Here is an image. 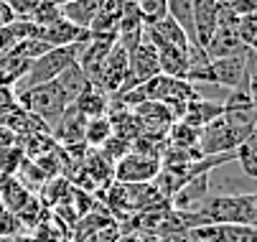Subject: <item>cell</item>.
Returning <instances> with one entry per match:
<instances>
[{
	"label": "cell",
	"instance_id": "d590c367",
	"mask_svg": "<svg viewBox=\"0 0 257 242\" xmlns=\"http://www.w3.org/2000/svg\"><path fill=\"white\" fill-rule=\"evenodd\" d=\"M186 242H204V239H186Z\"/></svg>",
	"mask_w": 257,
	"mask_h": 242
},
{
	"label": "cell",
	"instance_id": "5b68a950",
	"mask_svg": "<svg viewBox=\"0 0 257 242\" xmlns=\"http://www.w3.org/2000/svg\"><path fill=\"white\" fill-rule=\"evenodd\" d=\"M158 171H161V158L130 151L112 166V179L117 184H153Z\"/></svg>",
	"mask_w": 257,
	"mask_h": 242
},
{
	"label": "cell",
	"instance_id": "e0dca14e",
	"mask_svg": "<svg viewBox=\"0 0 257 242\" xmlns=\"http://www.w3.org/2000/svg\"><path fill=\"white\" fill-rule=\"evenodd\" d=\"M99 6H102V0H71V3L61 6V16L69 23H74V26L89 31V26H92Z\"/></svg>",
	"mask_w": 257,
	"mask_h": 242
},
{
	"label": "cell",
	"instance_id": "52a82bcc",
	"mask_svg": "<svg viewBox=\"0 0 257 242\" xmlns=\"http://www.w3.org/2000/svg\"><path fill=\"white\" fill-rule=\"evenodd\" d=\"M186 239L204 242H257V227L249 224H199L189 229Z\"/></svg>",
	"mask_w": 257,
	"mask_h": 242
},
{
	"label": "cell",
	"instance_id": "7402d4cb",
	"mask_svg": "<svg viewBox=\"0 0 257 242\" xmlns=\"http://www.w3.org/2000/svg\"><path fill=\"white\" fill-rule=\"evenodd\" d=\"M28 64L26 59H18V56H0V84L6 87H13L16 92V84L26 77L28 72Z\"/></svg>",
	"mask_w": 257,
	"mask_h": 242
},
{
	"label": "cell",
	"instance_id": "3957f363",
	"mask_svg": "<svg viewBox=\"0 0 257 242\" xmlns=\"http://www.w3.org/2000/svg\"><path fill=\"white\" fill-rule=\"evenodd\" d=\"M84 44H71V46H54L49 49L46 54H41L39 59H33L28 64V72L26 77L16 84V92L21 89H28V87H36V84H46V82H54L66 66L77 64V56L82 51Z\"/></svg>",
	"mask_w": 257,
	"mask_h": 242
},
{
	"label": "cell",
	"instance_id": "7a4b0ae2",
	"mask_svg": "<svg viewBox=\"0 0 257 242\" xmlns=\"http://www.w3.org/2000/svg\"><path fill=\"white\" fill-rule=\"evenodd\" d=\"M16 102L26 112L36 115L41 123H46L49 130L59 123V117L69 107V102L59 92L56 82H46V84H36V87L21 89V92H16Z\"/></svg>",
	"mask_w": 257,
	"mask_h": 242
},
{
	"label": "cell",
	"instance_id": "44dd1931",
	"mask_svg": "<svg viewBox=\"0 0 257 242\" xmlns=\"http://www.w3.org/2000/svg\"><path fill=\"white\" fill-rule=\"evenodd\" d=\"M199 128H191L178 120L168 128V146L181 151H199Z\"/></svg>",
	"mask_w": 257,
	"mask_h": 242
},
{
	"label": "cell",
	"instance_id": "9a60e30c",
	"mask_svg": "<svg viewBox=\"0 0 257 242\" xmlns=\"http://www.w3.org/2000/svg\"><path fill=\"white\" fill-rule=\"evenodd\" d=\"M216 21H219L216 0H194V33H196V41L201 46L216 31Z\"/></svg>",
	"mask_w": 257,
	"mask_h": 242
},
{
	"label": "cell",
	"instance_id": "8fae6325",
	"mask_svg": "<svg viewBox=\"0 0 257 242\" xmlns=\"http://www.w3.org/2000/svg\"><path fill=\"white\" fill-rule=\"evenodd\" d=\"M143 125V130L148 133H168V128L176 123L173 112L163 105V102H153V99H145L133 110Z\"/></svg>",
	"mask_w": 257,
	"mask_h": 242
},
{
	"label": "cell",
	"instance_id": "6da1fadb",
	"mask_svg": "<svg viewBox=\"0 0 257 242\" xmlns=\"http://www.w3.org/2000/svg\"><path fill=\"white\" fill-rule=\"evenodd\" d=\"M186 229L199 224H249L257 227V194H209L194 212H178ZM189 234V232H186Z\"/></svg>",
	"mask_w": 257,
	"mask_h": 242
},
{
	"label": "cell",
	"instance_id": "d4e9b609",
	"mask_svg": "<svg viewBox=\"0 0 257 242\" xmlns=\"http://www.w3.org/2000/svg\"><path fill=\"white\" fill-rule=\"evenodd\" d=\"M23 161H26V151H23L21 143H13V146L3 148L0 151V176L3 179L16 176L21 171V166H23Z\"/></svg>",
	"mask_w": 257,
	"mask_h": 242
},
{
	"label": "cell",
	"instance_id": "277c9868",
	"mask_svg": "<svg viewBox=\"0 0 257 242\" xmlns=\"http://www.w3.org/2000/svg\"><path fill=\"white\" fill-rule=\"evenodd\" d=\"M161 74V66H158V51L148 44V41H140L133 51H127V77L120 87L117 94L127 92V89H135L140 84H145L151 77Z\"/></svg>",
	"mask_w": 257,
	"mask_h": 242
},
{
	"label": "cell",
	"instance_id": "f546056e",
	"mask_svg": "<svg viewBox=\"0 0 257 242\" xmlns=\"http://www.w3.org/2000/svg\"><path fill=\"white\" fill-rule=\"evenodd\" d=\"M216 6L222 11H229L234 16H247L257 13V0H216Z\"/></svg>",
	"mask_w": 257,
	"mask_h": 242
},
{
	"label": "cell",
	"instance_id": "d6986e66",
	"mask_svg": "<svg viewBox=\"0 0 257 242\" xmlns=\"http://www.w3.org/2000/svg\"><path fill=\"white\" fill-rule=\"evenodd\" d=\"M74 107H77L87 120H92V117H104V115L109 112V97H107L102 89L89 87V89L74 102Z\"/></svg>",
	"mask_w": 257,
	"mask_h": 242
},
{
	"label": "cell",
	"instance_id": "4316f807",
	"mask_svg": "<svg viewBox=\"0 0 257 242\" xmlns=\"http://www.w3.org/2000/svg\"><path fill=\"white\" fill-rule=\"evenodd\" d=\"M49 49H51V46H46V44L39 41V39H18L6 56H18V59L33 61V59H39L41 54H46Z\"/></svg>",
	"mask_w": 257,
	"mask_h": 242
},
{
	"label": "cell",
	"instance_id": "1f68e13d",
	"mask_svg": "<svg viewBox=\"0 0 257 242\" xmlns=\"http://www.w3.org/2000/svg\"><path fill=\"white\" fill-rule=\"evenodd\" d=\"M11 105H16V92H13V87L0 84V112L8 110Z\"/></svg>",
	"mask_w": 257,
	"mask_h": 242
},
{
	"label": "cell",
	"instance_id": "8992f818",
	"mask_svg": "<svg viewBox=\"0 0 257 242\" xmlns=\"http://www.w3.org/2000/svg\"><path fill=\"white\" fill-rule=\"evenodd\" d=\"M125 77H127V49L115 41V46L109 49V54L102 64V72H99V79L94 87L102 89L107 97H115L120 92Z\"/></svg>",
	"mask_w": 257,
	"mask_h": 242
},
{
	"label": "cell",
	"instance_id": "cb8c5ba5",
	"mask_svg": "<svg viewBox=\"0 0 257 242\" xmlns=\"http://www.w3.org/2000/svg\"><path fill=\"white\" fill-rule=\"evenodd\" d=\"M234 158L239 163V171L247 176V179H257V153H254V133L249 138L234 148Z\"/></svg>",
	"mask_w": 257,
	"mask_h": 242
},
{
	"label": "cell",
	"instance_id": "ac0fdd59",
	"mask_svg": "<svg viewBox=\"0 0 257 242\" xmlns=\"http://www.w3.org/2000/svg\"><path fill=\"white\" fill-rule=\"evenodd\" d=\"M158 51V66L161 74L176 77V79H186V49L178 46H161Z\"/></svg>",
	"mask_w": 257,
	"mask_h": 242
},
{
	"label": "cell",
	"instance_id": "603a6c76",
	"mask_svg": "<svg viewBox=\"0 0 257 242\" xmlns=\"http://www.w3.org/2000/svg\"><path fill=\"white\" fill-rule=\"evenodd\" d=\"M107 138H112V123H109L107 115L87 120V130H84V146L87 148H102L107 143Z\"/></svg>",
	"mask_w": 257,
	"mask_h": 242
},
{
	"label": "cell",
	"instance_id": "7c38bea8",
	"mask_svg": "<svg viewBox=\"0 0 257 242\" xmlns=\"http://www.w3.org/2000/svg\"><path fill=\"white\" fill-rule=\"evenodd\" d=\"M204 51H206L209 59H222V56L244 54V51H249V49L242 46V41L237 39L234 28H222V26H216V31L211 33V39L204 44Z\"/></svg>",
	"mask_w": 257,
	"mask_h": 242
},
{
	"label": "cell",
	"instance_id": "4fadbf2b",
	"mask_svg": "<svg viewBox=\"0 0 257 242\" xmlns=\"http://www.w3.org/2000/svg\"><path fill=\"white\" fill-rule=\"evenodd\" d=\"M222 112H224L222 102L206 99V97H196V99H191L189 105H186V110H183V115H181V123H186V125L201 130L204 125H209L211 120H216Z\"/></svg>",
	"mask_w": 257,
	"mask_h": 242
},
{
	"label": "cell",
	"instance_id": "9c48e42d",
	"mask_svg": "<svg viewBox=\"0 0 257 242\" xmlns=\"http://www.w3.org/2000/svg\"><path fill=\"white\" fill-rule=\"evenodd\" d=\"M84 130H87V117L74 105H69L64 110V115L59 117V123L51 128V138L61 148L79 146V143H84Z\"/></svg>",
	"mask_w": 257,
	"mask_h": 242
},
{
	"label": "cell",
	"instance_id": "e575fe53",
	"mask_svg": "<svg viewBox=\"0 0 257 242\" xmlns=\"http://www.w3.org/2000/svg\"><path fill=\"white\" fill-rule=\"evenodd\" d=\"M11 242H39L31 232H21V234H16V237H11Z\"/></svg>",
	"mask_w": 257,
	"mask_h": 242
},
{
	"label": "cell",
	"instance_id": "2e32d148",
	"mask_svg": "<svg viewBox=\"0 0 257 242\" xmlns=\"http://www.w3.org/2000/svg\"><path fill=\"white\" fill-rule=\"evenodd\" d=\"M122 16V0H102V6L89 26L92 36H117V26Z\"/></svg>",
	"mask_w": 257,
	"mask_h": 242
},
{
	"label": "cell",
	"instance_id": "d6a6232c",
	"mask_svg": "<svg viewBox=\"0 0 257 242\" xmlns=\"http://www.w3.org/2000/svg\"><path fill=\"white\" fill-rule=\"evenodd\" d=\"M16 21V13L3 3V0H0V26H8V23H13Z\"/></svg>",
	"mask_w": 257,
	"mask_h": 242
},
{
	"label": "cell",
	"instance_id": "30bf717a",
	"mask_svg": "<svg viewBox=\"0 0 257 242\" xmlns=\"http://www.w3.org/2000/svg\"><path fill=\"white\" fill-rule=\"evenodd\" d=\"M92 39V33L69 23L66 18H59L44 28H39V41H44L46 46H71V44H87Z\"/></svg>",
	"mask_w": 257,
	"mask_h": 242
},
{
	"label": "cell",
	"instance_id": "5bb4252c",
	"mask_svg": "<svg viewBox=\"0 0 257 242\" xmlns=\"http://www.w3.org/2000/svg\"><path fill=\"white\" fill-rule=\"evenodd\" d=\"M56 82V87H59V92L64 94V99L69 102V105H74V102L89 89V87H94L89 79H87V74L79 69V64H71V66H66L64 72L54 79Z\"/></svg>",
	"mask_w": 257,
	"mask_h": 242
},
{
	"label": "cell",
	"instance_id": "836d02e7",
	"mask_svg": "<svg viewBox=\"0 0 257 242\" xmlns=\"http://www.w3.org/2000/svg\"><path fill=\"white\" fill-rule=\"evenodd\" d=\"M115 242H145V234H140V232H120V237Z\"/></svg>",
	"mask_w": 257,
	"mask_h": 242
},
{
	"label": "cell",
	"instance_id": "4dcf8cb0",
	"mask_svg": "<svg viewBox=\"0 0 257 242\" xmlns=\"http://www.w3.org/2000/svg\"><path fill=\"white\" fill-rule=\"evenodd\" d=\"M18 39L13 36V31H11V23L8 26H0V56H6L11 49H13V44H16Z\"/></svg>",
	"mask_w": 257,
	"mask_h": 242
},
{
	"label": "cell",
	"instance_id": "484cf974",
	"mask_svg": "<svg viewBox=\"0 0 257 242\" xmlns=\"http://www.w3.org/2000/svg\"><path fill=\"white\" fill-rule=\"evenodd\" d=\"M59 18H64V16H61V8L54 3V0H39V6L26 16V21H31L33 26H39V28H44V26L59 21Z\"/></svg>",
	"mask_w": 257,
	"mask_h": 242
},
{
	"label": "cell",
	"instance_id": "8d00e7d4",
	"mask_svg": "<svg viewBox=\"0 0 257 242\" xmlns=\"http://www.w3.org/2000/svg\"><path fill=\"white\" fill-rule=\"evenodd\" d=\"M0 181H3V176H0Z\"/></svg>",
	"mask_w": 257,
	"mask_h": 242
},
{
	"label": "cell",
	"instance_id": "f1b7e54d",
	"mask_svg": "<svg viewBox=\"0 0 257 242\" xmlns=\"http://www.w3.org/2000/svg\"><path fill=\"white\" fill-rule=\"evenodd\" d=\"M21 232H26L23 224H21V219L3 206V209H0V237H8L11 239V237H16Z\"/></svg>",
	"mask_w": 257,
	"mask_h": 242
},
{
	"label": "cell",
	"instance_id": "83f0119b",
	"mask_svg": "<svg viewBox=\"0 0 257 242\" xmlns=\"http://www.w3.org/2000/svg\"><path fill=\"white\" fill-rule=\"evenodd\" d=\"M234 33H237V39L242 41V46L254 49L257 46V13L239 16V21L234 26Z\"/></svg>",
	"mask_w": 257,
	"mask_h": 242
},
{
	"label": "cell",
	"instance_id": "ffe728a7",
	"mask_svg": "<svg viewBox=\"0 0 257 242\" xmlns=\"http://www.w3.org/2000/svg\"><path fill=\"white\" fill-rule=\"evenodd\" d=\"M31 196H33V191H28L16 176L0 181V204H3L8 212H13V214L21 209Z\"/></svg>",
	"mask_w": 257,
	"mask_h": 242
},
{
	"label": "cell",
	"instance_id": "ba28073f",
	"mask_svg": "<svg viewBox=\"0 0 257 242\" xmlns=\"http://www.w3.org/2000/svg\"><path fill=\"white\" fill-rule=\"evenodd\" d=\"M209 171H201V174H196V176H191V179H186L181 184V189L171 196V209H176V212H194L196 206L211 194L209 191Z\"/></svg>",
	"mask_w": 257,
	"mask_h": 242
}]
</instances>
